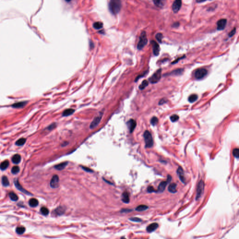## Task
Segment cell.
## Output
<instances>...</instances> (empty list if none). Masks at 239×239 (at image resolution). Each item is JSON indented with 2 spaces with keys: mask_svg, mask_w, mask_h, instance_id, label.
<instances>
[{
  "mask_svg": "<svg viewBox=\"0 0 239 239\" xmlns=\"http://www.w3.org/2000/svg\"><path fill=\"white\" fill-rule=\"evenodd\" d=\"M121 0H110L109 3V9L114 15H117L121 9Z\"/></svg>",
  "mask_w": 239,
  "mask_h": 239,
  "instance_id": "obj_1",
  "label": "cell"
},
{
  "mask_svg": "<svg viewBox=\"0 0 239 239\" xmlns=\"http://www.w3.org/2000/svg\"><path fill=\"white\" fill-rule=\"evenodd\" d=\"M144 137L145 143V147L148 148H151L153 146L154 142L151 133L148 130L145 131L144 133Z\"/></svg>",
  "mask_w": 239,
  "mask_h": 239,
  "instance_id": "obj_2",
  "label": "cell"
},
{
  "mask_svg": "<svg viewBox=\"0 0 239 239\" xmlns=\"http://www.w3.org/2000/svg\"><path fill=\"white\" fill-rule=\"evenodd\" d=\"M148 43L147 34L145 31H142L139 38V41L137 45V49L139 50L142 49Z\"/></svg>",
  "mask_w": 239,
  "mask_h": 239,
  "instance_id": "obj_3",
  "label": "cell"
},
{
  "mask_svg": "<svg viewBox=\"0 0 239 239\" xmlns=\"http://www.w3.org/2000/svg\"><path fill=\"white\" fill-rule=\"evenodd\" d=\"M208 73V71L205 68L197 69L194 73V77L197 79H201L204 78Z\"/></svg>",
  "mask_w": 239,
  "mask_h": 239,
  "instance_id": "obj_4",
  "label": "cell"
},
{
  "mask_svg": "<svg viewBox=\"0 0 239 239\" xmlns=\"http://www.w3.org/2000/svg\"><path fill=\"white\" fill-rule=\"evenodd\" d=\"M161 69H158L149 78V80L152 84H155L158 82L161 78Z\"/></svg>",
  "mask_w": 239,
  "mask_h": 239,
  "instance_id": "obj_5",
  "label": "cell"
},
{
  "mask_svg": "<svg viewBox=\"0 0 239 239\" xmlns=\"http://www.w3.org/2000/svg\"><path fill=\"white\" fill-rule=\"evenodd\" d=\"M204 186L205 184L204 182L202 180H201L198 184L197 190V195H196V200L198 199L203 195L204 190Z\"/></svg>",
  "mask_w": 239,
  "mask_h": 239,
  "instance_id": "obj_6",
  "label": "cell"
},
{
  "mask_svg": "<svg viewBox=\"0 0 239 239\" xmlns=\"http://www.w3.org/2000/svg\"><path fill=\"white\" fill-rule=\"evenodd\" d=\"M171 180V176L170 175H168L167 177V180L166 181H162L160 183L159 185H158V191L160 192H162L164 191L166 186L170 182Z\"/></svg>",
  "mask_w": 239,
  "mask_h": 239,
  "instance_id": "obj_7",
  "label": "cell"
},
{
  "mask_svg": "<svg viewBox=\"0 0 239 239\" xmlns=\"http://www.w3.org/2000/svg\"><path fill=\"white\" fill-rule=\"evenodd\" d=\"M59 177L58 175H54L50 182V186L52 188H57L58 187L59 185Z\"/></svg>",
  "mask_w": 239,
  "mask_h": 239,
  "instance_id": "obj_8",
  "label": "cell"
},
{
  "mask_svg": "<svg viewBox=\"0 0 239 239\" xmlns=\"http://www.w3.org/2000/svg\"><path fill=\"white\" fill-rule=\"evenodd\" d=\"M182 6V0H175L172 6V9L175 13H177Z\"/></svg>",
  "mask_w": 239,
  "mask_h": 239,
  "instance_id": "obj_9",
  "label": "cell"
},
{
  "mask_svg": "<svg viewBox=\"0 0 239 239\" xmlns=\"http://www.w3.org/2000/svg\"><path fill=\"white\" fill-rule=\"evenodd\" d=\"M103 113L100 114L98 116H96L94 120L92 121L90 125V128L91 129H94L96 128L99 123L101 120L102 119Z\"/></svg>",
  "mask_w": 239,
  "mask_h": 239,
  "instance_id": "obj_10",
  "label": "cell"
},
{
  "mask_svg": "<svg viewBox=\"0 0 239 239\" xmlns=\"http://www.w3.org/2000/svg\"><path fill=\"white\" fill-rule=\"evenodd\" d=\"M227 24V20L226 19H221L219 20L217 23V30H222L225 29L226 26Z\"/></svg>",
  "mask_w": 239,
  "mask_h": 239,
  "instance_id": "obj_11",
  "label": "cell"
},
{
  "mask_svg": "<svg viewBox=\"0 0 239 239\" xmlns=\"http://www.w3.org/2000/svg\"><path fill=\"white\" fill-rule=\"evenodd\" d=\"M127 126L130 133H132L136 126V122L134 119H130L127 123Z\"/></svg>",
  "mask_w": 239,
  "mask_h": 239,
  "instance_id": "obj_12",
  "label": "cell"
},
{
  "mask_svg": "<svg viewBox=\"0 0 239 239\" xmlns=\"http://www.w3.org/2000/svg\"><path fill=\"white\" fill-rule=\"evenodd\" d=\"M151 44L153 47V53L155 56H158L160 52V47L159 45L155 41H151Z\"/></svg>",
  "mask_w": 239,
  "mask_h": 239,
  "instance_id": "obj_13",
  "label": "cell"
},
{
  "mask_svg": "<svg viewBox=\"0 0 239 239\" xmlns=\"http://www.w3.org/2000/svg\"><path fill=\"white\" fill-rule=\"evenodd\" d=\"M177 174L178 177H179L180 180H181V181L183 183H185V177L184 172V170L182 167H179L178 168V169L177 170Z\"/></svg>",
  "mask_w": 239,
  "mask_h": 239,
  "instance_id": "obj_14",
  "label": "cell"
},
{
  "mask_svg": "<svg viewBox=\"0 0 239 239\" xmlns=\"http://www.w3.org/2000/svg\"><path fill=\"white\" fill-rule=\"evenodd\" d=\"M158 224L157 223H152L147 227V231L148 233L153 232L158 227Z\"/></svg>",
  "mask_w": 239,
  "mask_h": 239,
  "instance_id": "obj_15",
  "label": "cell"
},
{
  "mask_svg": "<svg viewBox=\"0 0 239 239\" xmlns=\"http://www.w3.org/2000/svg\"><path fill=\"white\" fill-rule=\"evenodd\" d=\"M14 183H15V185H16V187L21 191L23 192V193H24L25 194H27V195H30V193H29V191H27L26 190H25L24 188H23V187L20 185V184H19V182H18V180H15L14 181Z\"/></svg>",
  "mask_w": 239,
  "mask_h": 239,
  "instance_id": "obj_16",
  "label": "cell"
},
{
  "mask_svg": "<svg viewBox=\"0 0 239 239\" xmlns=\"http://www.w3.org/2000/svg\"><path fill=\"white\" fill-rule=\"evenodd\" d=\"M154 4L159 8H163L166 3V0H153Z\"/></svg>",
  "mask_w": 239,
  "mask_h": 239,
  "instance_id": "obj_17",
  "label": "cell"
},
{
  "mask_svg": "<svg viewBox=\"0 0 239 239\" xmlns=\"http://www.w3.org/2000/svg\"><path fill=\"white\" fill-rule=\"evenodd\" d=\"M27 101H21L17 103H15L12 105V107L16 108H20L24 107L27 104Z\"/></svg>",
  "mask_w": 239,
  "mask_h": 239,
  "instance_id": "obj_18",
  "label": "cell"
},
{
  "mask_svg": "<svg viewBox=\"0 0 239 239\" xmlns=\"http://www.w3.org/2000/svg\"><path fill=\"white\" fill-rule=\"evenodd\" d=\"M122 201L125 203L129 202V193L127 191H124L122 195Z\"/></svg>",
  "mask_w": 239,
  "mask_h": 239,
  "instance_id": "obj_19",
  "label": "cell"
},
{
  "mask_svg": "<svg viewBox=\"0 0 239 239\" xmlns=\"http://www.w3.org/2000/svg\"><path fill=\"white\" fill-rule=\"evenodd\" d=\"M21 160V157L20 155L16 154L12 158V161L15 164H18Z\"/></svg>",
  "mask_w": 239,
  "mask_h": 239,
  "instance_id": "obj_20",
  "label": "cell"
},
{
  "mask_svg": "<svg viewBox=\"0 0 239 239\" xmlns=\"http://www.w3.org/2000/svg\"><path fill=\"white\" fill-rule=\"evenodd\" d=\"M75 112V110L72 108H68L66 109L62 113L63 116H68L71 115Z\"/></svg>",
  "mask_w": 239,
  "mask_h": 239,
  "instance_id": "obj_21",
  "label": "cell"
},
{
  "mask_svg": "<svg viewBox=\"0 0 239 239\" xmlns=\"http://www.w3.org/2000/svg\"><path fill=\"white\" fill-rule=\"evenodd\" d=\"M177 185L176 183L171 184L168 187V191L171 193H176L177 192Z\"/></svg>",
  "mask_w": 239,
  "mask_h": 239,
  "instance_id": "obj_22",
  "label": "cell"
},
{
  "mask_svg": "<svg viewBox=\"0 0 239 239\" xmlns=\"http://www.w3.org/2000/svg\"><path fill=\"white\" fill-rule=\"evenodd\" d=\"M68 164V162H63V163H60L58 165H56L55 166V168L58 170H62L63 169H64L66 167L67 165Z\"/></svg>",
  "mask_w": 239,
  "mask_h": 239,
  "instance_id": "obj_23",
  "label": "cell"
},
{
  "mask_svg": "<svg viewBox=\"0 0 239 239\" xmlns=\"http://www.w3.org/2000/svg\"><path fill=\"white\" fill-rule=\"evenodd\" d=\"M29 205L31 207H36L38 206V201L37 199H36L35 198H31L29 200Z\"/></svg>",
  "mask_w": 239,
  "mask_h": 239,
  "instance_id": "obj_24",
  "label": "cell"
},
{
  "mask_svg": "<svg viewBox=\"0 0 239 239\" xmlns=\"http://www.w3.org/2000/svg\"><path fill=\"white\" fill-rule=\"evenodd\" d=\"M55 212L57 215H61L64 214L65 212V209L62 206H59L55 210Z\"/></svg>",
  "mask_w": 239,
  "mask_h": 239,
  "instance_id": "obj_25",
  "label": "cell"
},
{
  "mask_svg": "<svg viewBox=\"0 0 239 239\" xmlns=\"http://www.w3.org/2000/svg\"><path fill=\"white\" fill-rule=\"evenodd\" d=\"M1 182H2V185L5 187H8L9 185V180H8V178H7V177L6 176L2 177Z\"/></svg>",
  "mask_w": 239,
  "mask_h": 239,
  "instance_id": "obj_26",
  "label": "cell"
},
{
  "mask_svg": "<svg viewBox=\"0 0 239 239\" xmlns=\"http://www.w3.org/2000/svg\"><path fill=\"white\" fill-rule=\"evenodd\" d=\"M9 165V162L7 160H6L3 162H2L0 165V169L2 170H5L8 167Z\"/></svg>",
  "mask_w": 239,
  "mask_h": 239,
  "instance_id": "obj_27",
  "label": "cell"
},
{
  "mask_svg": "<svg viewBox=\"0 0 239 239\" xmlns=\"http://www.w3.org/2000/svg\"><path fill=\"white\" fill-rule=\"evenodd\" d=\"M8 196L13 201H16L18 199V197L17 195L13 192H10L8 194Z\"/></svg>",
  "mask_w": 239,
  "mask_h": 239,
  "instance_id": "obj_28",
  "label": "cell"
},
{
  "mask_svg": "<svg viewBox=\"0 0 239 239\" xmlns=\"http://www.w3.org/2000/svg\"><path fill=\"white\" fill-rule=\"evenodd\" d=\"M148 208V207L146 205H140L136 208V210L139 212H142L147 210Z\"/></svg>",
  "mask_w": 239,
  "mask_h": 239,
  "instance_id": "obj_29",
  "label": "cell"
},
{
  "mask_svg": "<svg viewBox=\"0 0 239 239\" xmlns=\"http://www.w3.org/2000/svg\"><path fill=\"white\" fill-rule=\"evenodd\" d=\"M16 233L18 235H22L25 231V228L23 227H19L16 228Z\"/></svg>",
  "mask_w": 239,
  "mask_h": 239,
  "instance_id": "obj_30",
  "label": "cell"
},
{
  "mask_svg": "<svg viewBox=\"0 0 239 239\" xmlns=\"http://www.w3.org/2000/svg\"><path fill=\"white\" fill-rule=\"evenodd\" d=\"M103 24L100 22H96L93 24L94 28L96 29H99L103 27Z\"/></svg>",
  "mask_w": 239,
  "mask_h": 239,
  "instance_id": "obj_31",
  "label": "cell"
},
{
  "mask_svg": "<svg viewBox=\"0 0 239 239\" xmlns=\"http://www.w3.org/2000/svg\"><path fill=\"white\" fill-rule=\"evenodd\" d=\"M148 85V81L146 80H144L142 82L141 84L139 86V88L140 90H143L146 87H147Z\"/></svg>",
  "mask_w": 239,
  "mask_h": 239,
  "instance_id": "obj_32",
  "label": "cell"
},
{
  "mask_svg": "<svg viewBox=\"0 0 239 239\" xmlns=\"http://www.w3.org/2000/svg\"><path fill=\"white\" fill-rule=\"evenodd\" d=\"M198 96L196 95H191L188 98V100L190 103H193L196 101L198 99Z\"/></svg>",
  "mask_w": 239,
  "mask_h": 239,
  "instance_id": "obj_33",
  "label": "cell"
},
{
  "mask_svg": "<svg viewBox=\"0 0 239 239\" xmlns=\"http://www.w3.org/2000/svg\"><path fill=\"white\" fill-rule=\"evenodd\" d=\"M26 139H25L24 138H22L20 139H19L18 140H17L16 143V144L17 146H23L24 145L25 142H26Z\"/></svg>",
  "mask_w": 239,
  "mask_h": 239,
  "instance_id": "obj_34",
  "label": "cell"
},
{
  "mask_svg": "<svg viewBox=\"0 0 239 239\" xmlns=\"http://www.w3.org/2000/svg\"><path fill=\"white\" fill-rule=\"evenodd\" d=\"M156 38L158 42L161 43L162 42V39L163 38V35L162 33H158L156 34Z\"/></svg>",
  "mask_w": 239,
  "mask_h": 239,
  "instance_id": "obj_35",
  "label": "cell"
},
{
  "mask_svg": "<svg viewBox=\"0 0 239 239\" xmlns=\"http://www.w3.org/2000/svg\"><path fill=\"white\" fill-rule=\"evenodd\" d=\"M41 212L43 215L46 216V215H48V214L49 213V211L48 208H47L46 207H43L41 208Z\"/></svg>",
  "mask_w": 239,
  "mask_h": 239,
  "instance_id": "obj_36",
  "label": "cell"
},
{
  "mask_svg": "<svg viewBox=\"0 0 239 239\" xmlns=\"http://www.w3.org/2000/svg\"><path fill=\"white\" fill-rule=\"evenodd\" d=\"M20 171V168L17 166H15L12 168L11 169V172L13 174H16Z\"/></svg>",
  "mask_w": 239,
  "mask_h": 239,
  "instance_id": "obj_37",
  "label": "cell"
},
{
  "mask_svg": "<svg viewBox=\"0 0 239 239\" xmlns=\"http://www.w3.org/2000/svg\"><path fill=\"white\" fill-rule=\"evenodd\" d=\"M233 154L234 155V156L236 158H238L239 157V149L238 148H235L234 150H233Z\"/></svg>",
  "mask_w": 239,
  "mask_h": 239,
  "instance_id": "obj_38",
  "label": "cell"
},
{
  "mask_svg": "<svg viewBox=\"0 0 239 239\" xmlns=\"http://www.w3.org/2000/svg\"><path fill=\"white\" fill-rule=\"evenodd\" d=\"M158 118L155 116L153 117L150 120V123L153 126H155L158 123Z\"/></svg>",
  "mask_w": 239,
  "mask_h": 239,
  "instance_id": "obj_39",
  "label": "cell"
},
{
  "mask_svg": "<svg viewBox=\"0 0 239 239\" xmlns=\"http://www.w3.org/2000/svg\"><path fill=\"white\" fill-rule=\"evenodd\" d=\"M170 119L172 122H176L178 120L179 116L177 115H173L170 116Z\"/></svg>",
  "mask_w": 239,
  "mask_h": 239,
  "instance_id": "obj_40",
  "label": "cell"
},
{
  "mask_svg": "<svg viewBox=\"0 0 239 239\" xmlns=\"http://www.w3.org/2000/svg\"><path fill=\"white\" fill-rule=\"evenodd\" d=\"M183 72L182 69H178L177 70H175L174 71L172 72L171 73V74H174V75H180Z\"/></svg>",
  "mask_w": 239,
  "mask_h": 239,
  "instance_id": "obj_41",
  "label": "cell"
},
{
  "mask_svg": "<svg viewBox=\"0 0 239 239\" xmlns=\"http://www.w3.org/2000/svg\"><path fill=\"white\" fill-rule=\"evenodd\" d=\"M129 219L131 220V221H134V222H141L142 221V220L140 218H137V217H134V218H130Z\"/></svg>",
  "mask_w": 239,
  "mask_h": 239,
  "instance_id": "obj_42",
  "label": "cell"
},
{
  "mask_svg": "<svg viewBox=\"0 0 239 239\" xmlns=\"http://www.w3.org/2000/svg\"><path fill=\"white\" fill-rule=\"evenodd\" d=\"M236 28H234L233 29H232L231 30V31L229 33V37H232L233 36H234L235 35V34L236 33Z\"/></svg>",
  "mask_w": 239,
  "mask_h": 239,
  "instance_id": "obj_43",
  "label": "cell"
},
{
  "mask_svg": "<svg viewBox=\"0 0 239 239\" xmlns=\"http://www.w3.org/2000/svg\"><path fill=\"white\" fill-rule=\"evenodd\" d=\"M81 167L83 169H84V170H85L87 172H93V170H92L91 169H90L89 168L86 167L85 166H81Z\"/></svg>",
  "mask_w": 239,
  "mask_h": 239,
  "instance_id": "obj_44",
  "label": "cell"
},
{
  "mask_svg": "<svg viewBox=\"0 0 239 239\" xmlns=\"http://www.w3.org/2000/svg\"><path fill=\"white\" fill-rule=\"evenodd\" d=\"M147 191H148V192H149V193H151V192H155V191H155V190H154V188L152 186H148V187Z\"/></svg>",
  "mask_w": 239,
  "mask_h": 239,
  "instance_id": "obj_45",
  "label": "cell"
},
{
  "mask_svg": "<svg viewBox=\"0 0 239 239\" xmlns=\"http://www.w3.org/2000/svg\"><path fill=\"white\" fill-rule=\"evenodd\" d=\"M56 126V124L55 123H53V124H51L50 126H49L48 127V129L49 130H52L53 129V128H55V127Z\"/></svg>",
  "mask_w": 239,
  "mask_h": 239,
  "instance_id": "obj_46",
  "label": "cell"
},
{
  "mask_svg": "<svg viewBox=\"0 0 239 239\" xmlns=\"http://www.w3.org/2000/svg\"><path fill=\"white\" fill-rule=\"evenodd\" d=\"M146 73H146V72H144V73H143V74H141V75H139V76H137V78H136V81H137V80H138V79H139L140 78H142V77H143V76H144V75H145Z\"/></svg>",
  "mask_w": 239,
  "mask_h": 239,
  "instance_id": "obj_47",
  "label": "cell"
},
{
  "mask_svg": "<svg viewBox=\"0 0 239 239\" xmlns=\"http://www.w3.org/2000/svg\"><path fill=\"white\" fill-rule=\"evenodd\" d=\"M207 0H210V1H211V0H196V1L197 3H202V2L206 1Z\"/></svg>",
  "mask_w": 239,
  "mask_h": 239,
  "instance_id": "obj_48",
  "label": "cell"
},
{
  "mask_svg": "<svg viewBox=\"0 0 239 239\" xmlns=\"http://www.w3.org/2000/svg\"><path fill=\"white\" fill-rule=\"evenodd\" d=\"M179 25V24L178 22H177V23H174V24L172 25V27H174V28H176V27H178Z\"/></svg>",
  "mask_w": 239,
  "mask_h": 239,
  "instance_id": "obj_49",
  "label": "cell"
},
{
  "mask_svg": "<svg viewBox=\"0 0 239 239\" xmlns=\"http://www.w3.org/2000/svg\"><path fill=\"white\" fill-rule=\"evenodd\" d=\"M182 58H184V57H181V58H178V59H177L176 61H174V62H173V63H172V64H173L177 63V62L179 60H180V59H182Z\"/></svg>",
  "mask_w": 239,
  "mask_h": 239,
  "instance_id": "obj_50",
  "label": "cell"
},
{
  "mask_svg": "<svg viewBox=\"0 0 239 239\" xmlns=\"http://www.w3.org/2000/svg\"><path fill=\"white\" fill-rule=\"evenodd\" d=\"M131 211V210H128V209H126V210H125V209H123L122 211H121V212H127V211H128V212H130V211Z\"/></svg>",
  "mask_w": 239,
  "mask_h": 239,
  "instance_id": "obj_51",
  "label": "cell"
},
{
  "mask_svg": "<svg viewBox=\"0 0 239 239\" xmlns=\"http://www.w3.org/2000/svg\"><path fill=\"white\" fill-rule=\"evenodd\" d=\"M104 180H105V181H106V182H108V181H107V180H105V179H104ZM109 184H111V183L110 182H109Z\"/></svg>",
  "mask_w": 239,
  "mask_h": 239,
  "instance_id": "obj_52",
  "label": "cell"
},
{
  "mask_svg": "<svg viewBox=\"0 0 239 239\" xmlns=\"http://www.w3.org/2000/svg\"><path fill=\"white\" fill-rule=\"evenodd\" d=\"M66 0V1H67V2H69V1H70L71 0Z\"/></svg>",
  "mask_w": 239,
  "mask_h": 239,
  "instance_id": "obj_53",
  "label": "cell"
}]
</instances>
